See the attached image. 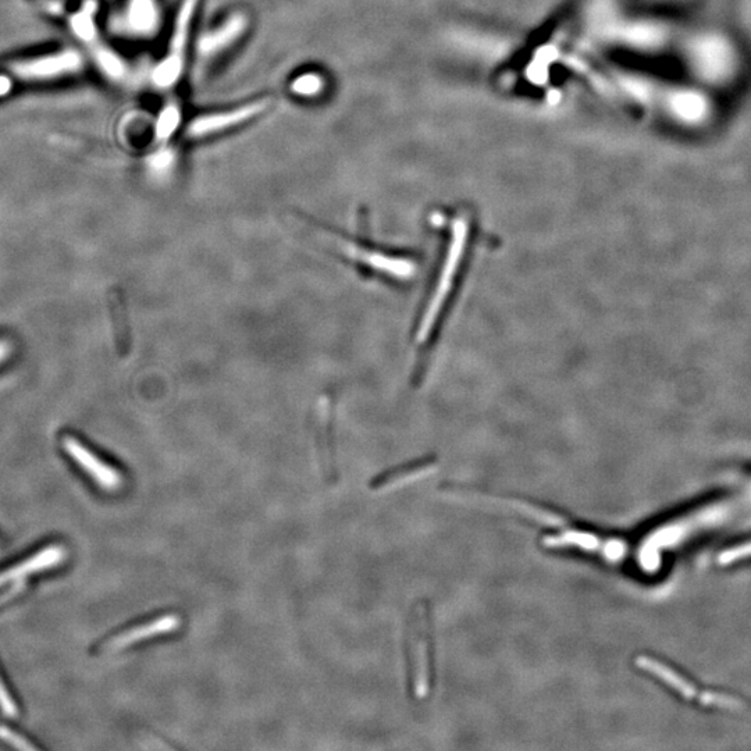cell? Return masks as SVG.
Returning a JSON list of instances; mask_svg holds the SVG:
<instances>
[{"instance_id": "9a60e30c", "label": "cell", "mask_w": 751, "mask_h": 751, "mask_svg": "<svg viewBox=\"0 0 751 751\" xmlns=\"http://www.w3.org/2000/svg\"><path fill=\"white\" fill-rule=\"evenodd\" d=\"M543 543L548 548L579 547L587 551H600L603 547L599 537L582 530H567L558 536H548Z\"/></svg>"}, {"instance_id": "8fae6325", "label": "cell", "mask_w": 751, "mask_h": 751, "mask_svg": "<svg viewBox=\"0 0 751 751\" xmlns=\"http://www.w3.org/2000/svg\"><path fill=\"white\" fill-rule=\"evenodd\" d=\"M63 448L102 489L116 491L123 486L121 473L113 466L105 464L102 459L96 457L94 452L88 450L74 437H64Z\"/></svg>"}, {"instance_id": "8992f818", "label": "cell", "mask_w": 751, "mask_h": 751, "mask_svg": "<svg viewBox=\"0 0 751 751\" xmlns=\"http://www.w3.org/2000/svg\"><path fill=\"white\" fill-rule=\"evenodd\" d=\"M272 98H261L244 103L234 109L220 110V112L199 115L185 128V138L190 141H201L205 138L236 130L237 127L251 123L259 116L265 115L272 108Z\"/></svg>"}, {"instance_id": "4fadbf2b", "label": "cell", "mask_w": 751, "mask_h": 751, "mask_svg": "<svg viewBox=\"0 0 751 751\" xmlns=\"http://www.w3.org/2000/svg\"><path fill=\"white\" fill-rule=\"evenodd\" d=\"M66 553L62 546H49L38 554L32 555L26 561L20 562L16 567L6 569L0 572V587L14 580H21L32 573L45 571V569L56 567L64 560Z\"/></svg>"}, {"instance_id": "6da1fadb", "label": "cell", "mask_w": 751, "mask_h": 751, "mask_svg": "<svg viewBox=\"0 0 751 751\" xmlns=\"http://www.w3.org/2000/svg\"><path fill=\"white\" fill-rule=\"evenodd\" d=\"M309 231L330 251L350 263L365 277L391 281L411 279L416 272L414 256L389 251L363 238L348 237L320 224L306 223Z\"/></svg>"}, {"instance_id": "d6986e66", "label": "cell", "mask_w": 751, "mask_h": 751, "mask_svg": "<svg viewBox=\"0 0 751 751\" xmlns=\"http://www.w3.org/2000/svg\"><path fill=\"white\" fill-rule=\"evenodd\" d=\"M750 557L751 541H747L745 544H739V546L722 551L720 557H718V564L722 565V567H726V565L736 564V562L746 560V558Z\"/></svg>"}, {"instance_id": "5b68a950", "label": "cell", "mask_w": 751, "mask_h": 751, "mask_svg": "<svg viewBox=\"0 0 751 751\" xmlns=\"http://www.w3.org/2000/svg\"><path fill=\"white\" fill-rule=\"evenodd\" d=\"M409 672L416 699H425L432 688V653H430L429 615L425 605H418L409 629Z\"/></svg>"}, {"instance_id": "30bf717a", "label": "cell", "mask_w": 751, "mask_h": 751, "mask_svg": "<svg viewBox=\"0 0 751 751\" xmlns=\"http://www.w3.org/2000/svg\"><path fill=\"white\" fill-rule=\"evenodd\" d=\"M249 27L248 16L245 13L237 12L231 14L229 19L224 21L212 31L206 32L198 44V53L206 62L220 58L223 53L229 52L231 48L247 32Z\"/></svg>"}, {"instance_id": "5bb4252c", "label": "cell", "mask_w": 751, "mask_h": 751, "mask_svg": "<svg viewBox=\"0 0 751 751\" xmlns=\"http://www.w3.org/2000/svg\"><path fill=\"white\" fill-rule=\"evenodd\" d=\"M637 668L643 669V671L649 672V674L656 676L661 682L669 688L674 689L676 693L681 694L683 699L693 700L699 699L700 693L697 692L696 686L692 682H689L685 676L676 672L674 668L664 664L660 660L650 656H637L636 657Z\"/></svg>"}, {"instance_id": "ba28073f", "label": "cell", "mask_w": 751, "mask_h": 751, "mask_svg": "<svg viewBox=\"0 0 751 751\" xmlns=\"http://www.w3.org/2000/svg\"><path fill=\"white\" fill-rule=\"evenodd\" d=\"M183 624L184 618L180 612H159V614L153 615L145 621L128 626L124 631L116 633L115 636L106 640L103 649L110 651V653L128 649V647L148 642L149 639H155V637L172 635V633L180 631Z\"/></svg>"}, {"instance_id": "ffe728a7", "label": "cell", "mask_w": 751, "mask_h": 751, "mask_svg": "<svg viewBox=\"0 0 751 751\" xmlns=\"http://www.w3.org/2000/svg\"><path fill=\"white\" fill-rule=\"evenodd\" d=\"M0 739L3 742L9 743L10 746L16 747V749L35 750L34 745H31L27 739H24L23 736L12 731V729L7 728V726L0 725Z\"/></svg>"}, {"instance_id": "44dd1931", "label": "cell", "mask_w": 751, "mask_h": 751, "mask_svg": "<svg viewBox=\"0 0 751 751\" xmlns=\"http://www.w3.org/2000/svg\"><path fill=\"white\" fill-rule=\"evenodd\" d=\"M0 708L6 715H16L17 713L16 704H14L12 696L3 685L2 679H0Z\"/></svg>"}, {"instance_id": "7c38bea8", "label": "cell", "mask_w": 751, "mask_h": 751, "mask_svg": "<svg viewBox=\"0 0 751 751\" xmlns=\"http://www.w3.org/2000/svg\"><path fill=\"white\" fill-rule=\"evenodd\" d=\"M436 469L437 462L434 459H427V461L425 459V461L414 462V464L398 466V468L384 472L382 475L377 476L376 479H373L372 483H370V490H395L398 487L405 486V484L429 476Z\"/></svg>"}, {"instance_id": "3957f363", "label": "cell", "mask_w": 751, "mask_h": 751, "mask_svg": "<svg viewBox=\"0 0 751 751\" xmlns=\"http://www.w3.org/2000/svg\"><path fill=\"white\" fill-rule=\"evenodd\" d=\"M98 9V0H84L80 9L69 17V27L74 37L88 49L98 69L109 80L120 83L127 77V64L99 37L96 27Z\"/></svg>"}, {"instance_id": "ac0fdd59", "label": "cell", "mask_w": 751, "mask_h": 751, "mask_svg": "<svg viewBox=\"0 0 751 751\" xmlns=\"http://www.w3.org/2000/svg\"><path fill=\"white\" fill-rule=\"evenodd\" d=\"M699 700L704 706H717L732 711L746 710V703H743L742 700L736 699V697L728 696V694L713 692L700 693Z\"/></svg>"}, {"instance_id": "9c48e42d", "label": "cell", "mask_w": 751, "mask_h": 751, "mask_svg": "<svg viewBox=\"0 0 751 751\" xmlns=\"http://www.w3.org/2000/svg\"><path fill=\"white\" fill-rule=\"evenodd\" d=\"M116 30L134 39L153 38L160 27L158 0H126L115 20Z\"/></svg>"}, {"instance_id": "e0dca14e", "label": "cell", "mask_w": 751, "mask_h": 751, "mask_svg": "<svg viewBox=\"0 0 751 751\" xmlns=\"http://www.w3.org/2000/svg\"><path fill=\"white\" fill-rule=\"evenodd\" d=\"M326 81L322 74L305 73L294 78L290 91L300 98H315L325 91Z\"/></svg>"}, {"instance_id": "277c9868", "label": "cell", "mask_w": 751, "mask_h": 751, "mask_svg": "<svg viewBox=\"0 0 751 751\" xmlns=\"http://www.w3.org/2000/svg\"><path fill=\"white\" fill-rule=\"evenodd\" d=\"M201 0H181L179 12L174 20L169 52L160 60L152 73L153 85L159 90H170L181 80L185 67V53L191 38L192 26L197 16Z\"/></svg>"}, {"instance_id": "52a82bcc", "label": "cell", "mask_w": 751, "mask_h": 751, "mask_svg": "<svg viewBox=\"0 0 751 751\" xmlns=\"http://www.w3.org/2000/svg\"><path fill=\"white\" fill-rule=\"evenodd\" d=\"M444 494H447V498H452L459 503L483 505V507L494 508V510L512 512L514 515H521L523 518L541 523V525L561 526L565 523V519L555 512L526 503V501L515 500V498L490 496V494L461 489V487H447Z\"/></svg>"}, {"instance_id": "7a4b0ae2", "label": "cell", "mask_w": 751, "mask_h": 751, "mask_svg": "<svg viewBox=\"0 0 751 751\" xmlns=\"http://www.w3.org/2000/svg\"><path fill=\"white\" fill-rule=\"evenodd\" d=\"M85 59L83 53L77 49L66 48L62 51L46 53V55L32 56V58L17 60L3 73L9 78L13 90L17 84H44L77 76L84 70Z\"/></svg>"}, {"instance_id": "7402d4cb", "label": "cell", "mask_w": 751, "mask_h": 751, "mask_svg": "<svg viewBox=\"0 0 751 751\" xmlns=\"http://www.w3.org/2000/svg\"><path fill=\"white\" fill-rule=\"evenodd\" d=\"M10 345L5 340H0V363L9 357Z\"/></svg>"}, {"instance_id": "2e32d148", "label": "cell", "mask_w": 751, "mask_h": 751, "mask_svg": "<svg viewBox=\"0 0 751 751\" xmlns=\"http://www.w3.org/2000/svg\"><path fill=\"white\" fill-rule=\"evenodd\" d=\"M181 108L179 103H169L165 109L159 113L156 121V140L159 142L169 141L176 134L177 128L181 124Z\"/></svg>"}]
</instances>
